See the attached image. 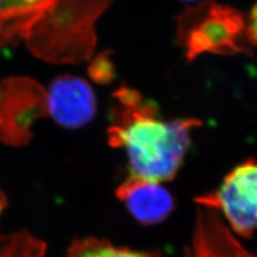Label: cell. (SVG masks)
I'll return each mask as SVG.
<instances>
[{"mask_svg":"<svg viewBox=\"0 0 257 257\" xmlns=\"http://www.w3.org/2000/svg\"><path fill=\"white\" fill-rule=\"evenodd\" d=\"M115 96L120 108L108 140L111 146L124 151L128 177L158 183L172 180L187 155L192 131L202 122L160 118L154 103L143 101L140 93L128 88H121Z\"/></svg>","mask_w":257,"mask_h":257,"instance_id":"6da1fadb","label":"cell"},{"mask_svg":"<svg viewBox=\"0 0 257 257\" xmlns=\"http://www.w3.org/2000/svg\"><path fill=\"white\" fill-rule=\"evenodd\" d=\"M178 36L189 60L205 53L251 54L248 19L234 8L207 0L184 12L179 19Z\"/></svg>","mask_w":257,"mask_h":257,"instance_id":"7a4b0ae2","label":"cell"},{"mask_svg":"<svg viewBox=\"0 0 257 257\" xmlns=\"http://www.w3.org/2000/svg\"><path fill=\"white\" fill-rule=\"evenodd\" d=\"M196 202L223 214L237 237H251L257 230L256 161L248 159L232 168L218 188L198 196Z\"/></svg>","mask_w":257,"mask_h":257,"instance_id":"3957f363","label":"cell"},{"mask_svg":"<svg viewBox=\"0 0 257 257\" xmlns=\"http://www.w3.org/2000/svg\"><path fill=\"white\" fill-rule=\"evenodd\" d=\"M46 111L66 128L86 125L96 111V100L91 86L77 76L57 77L46 96Z\"/></svg>","mask_w":257,"mask_h":257,"instance_id":"277c9868","label":"cell"},{"mask_svg":"<svg viewBox=\"0 0 257 257\" xmlns=\"http://www.w3.org/2000/svg\"><path fill=\"white\" fill-rule=\"evenodd\" d=\"M184 257H257L240 242L221 216L198 207Z\"/></svg>","mask_w":257,"mask_h":257,"instance_id":"5b68a950","label":"cell"},{"mask_svg":"<svg viewBox=\"0 0 257 257\" xmlns=\"http://www.w3.org/2000/svg\"><path fill=\"white\" fill-rule=\"evenodd\" d=\"M117 196L135 220L147 225L163 222L175 206L172 194L163 183L132 177L120 184Z\"/></svg>","mask_w":257,"mask_h":257,"instance_id":"8992f818","label":"cell"},{"mask_svg":"<svg viewBox=\"0 0 257 257\" xmlns=\"http://www.w3.org/2000/svg\"><path fill=\"white\" fill-rule=\"evenodd\" d=\"M67 257H159L154 253L142 252L112 244L106 240L85 238L75 241Z\"/></svg>","mask_w":257,"mask_h":257,"instance_id":"52a82bcc","label":"cell"},{"mask_svg":"<svg viewBox=\"0 0 257 257\" xmlns=\"http://www.w3.org/2000/svg\"><path fill=\"white\" fill-rule=\"evenodd\" d=\"M114 64H112L108 53L101 54L96 57L89 67L90 76L100 84H105L114 77Z\"/></svg>","mask_w":257,"mask_h":257,"instance_id":"ba28073f","label":"cell"},{"mask_svg":"<svg viewBox=\"0 0 257 257\" xmlns=\"http://www.w3.org/2000/svg\"><path fill=\"white\" fill-rule=\"evenodd\" d=\"M248 20H250V21L253 22V23H257V3H256L255 6L253 7V9H252V11H251L250 18H248Z\"/></svg>","mask_w":257,"mask_h":257,"instance_id":"9c48e42d","label":"cell"},{"mask_svg":"<svg viewBox=\"0 0 257 257\" xmlns=\"http://www.w3.org/2000/svg\"><path fill=\"white\" fill-rule=\"evenodd\" d=\"M5 208H6V198L2 193V191H0V216H2Z\"/></svg>","mask_w":257,"mask_h":257,"instance_id":"30bf717a","label":"cell"},{"mask_svg":"<svg viewBox=\"0 0 257 257\" xmlns=\"http://www.w3.org/2000/svg\"><path fill=\"white\" fill-rule=\"evenodd\" d=\"M184 2H193V0H184Z\"/></svg>","mask_w":257,"mask_h":257,"instance_id":"8fae6325","label":"cell"},{"mask_svg":"<svg viewBox=\"0 0 257 257\" xmlns=\"http://www.w3.org/2000/svg\"><path fill=\"white\" fill-rule=\"evenodd\" d=\"M0 3H2V0H0Z\"/></svg>","mask_w":257,"mask_h":257,"instance_id":"7c38bea8","label":"cell"}]
</instances>
